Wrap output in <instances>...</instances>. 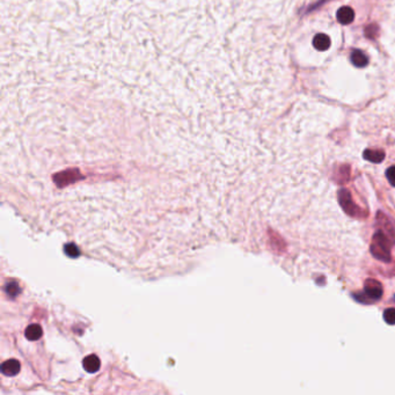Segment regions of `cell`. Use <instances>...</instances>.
<instances>
[{
  "label": "cell",
  "mask_w": 395,
  "mask_h": 395,
  "mask_svg": "<svg viewBox=\"0 0 395 395\" xmlns=\"http://www.w3.org/2000/svg\"><path fill=\"white\" fill-rule=\"evenodd\" d=\"M371 253L373 254L376 259L383 261V262H390L391 261L390 242L383 232H377L374 236L372 246H371Z\"/></svg>",
  "instance_id": "1"
},
{
  "label": "cell",
  "mask_w": 395,
  "mask_h": 395,
  "mask_svg": "<svg viewBox=\"0 0 395 395\" xmlns=\"http://www.w3.org/2000/svg\"><path fill=\"white\" fill-rule=\"evenodd\" d=\"M364 294L372 300H379L383 296V286L376 279H367L364 285Z\"/></svg>",
  "instance_id": "2"
},
{
  "label": "cell",
  "mask_w": 395,
  "mask_h": 395,
  "mask_svg": "<svg viewBox=\"0 0 395 395\" xmlns=\"http://www.w3.org/2000/svg\"><path fill=\"white\" fill-rule=\"evenodd\" d=\"M340 200H341V205L343 206V209L349 213L350 216H357L358 215V206H356L351 199L350 193L347 192V190H341L340 192Z\"/></svg>",
  "instance_id": "3"
},
{
  "label": "cell",
  "mask_w": 395,
  "mask_h": 395,
  "mask_svg": "<svg viewBox=\"0 0 395 395\" xmlns=\"http://www.w3.org/2000/svg\"><path fill=\"white\" fill-rule=\"evenodd\" d=\"M336 19L341 25H350L355 19L354 9L349 6H343L336 13Z\"/></svg>",
  "instance_id": "4"
},
{
  "label": "cell",
  "mask_w": 395,
  "mask_h": 395,
  "mask_svg": "<svg viewBox=\"0 0 395 395\" xmlns=\"http://www.w3.org/2000/svg\"><path fill=\"white\" fill-rule=\"evenodd\" d=\"M331 41L326 34H316L313 39V46L319 51H326L330 48Z\"/></svg>",
  "instance_id": "5"
},
{
  "label": "cell",
  "mask_w": 395,
  "mask_h": 395,
  "mask_svg": "<svg viewBox=\"0 0 395 395\" xmlns=\"http://www.w3.org/2000/svg\"><path fill=\"white\" fill-rule=\"evenodd\" d=\"M20 371V363L16 359H8L6 360L1 365V372L2 374L8 377L16 376Z\"/></svg>",
  "instance_id": "6"
},
{
  "label": "cell",
  "mask_w": 395,
  "mask_h": 395,
  "mask_svg": "<svg viewBox=\"0 0 395 395\" xmlns=\"http://www.w3.org/2000/svg\"><path fill=\"white\" fill-rule=\"evenodd\" d=\"M351 63L355 66H357V68H365V66L369 64V58H367V56L364 53L363 51H360V50H355L351 53Z\"/></svg>",
  "instance_id": "7"
},
{
  "label": "cell",
  "mask_w": 395,
  "mask_h": 395,
  "mask_svg": "<svg viewBox=\"0 0 395 395\" xmlns=\"http://www.w3.org/2000/svg\"><path fill=\"white\" fill-rule=\"evenodd\" d=\"M363 157L367 161L380 163L385 159V152L381 150H365Z\"/></svg>",
  "instance_id": "8"
},
{
  "label": "cell",
  "mask_w": 395,
  "mask_h": 395,
  "mask_svg": "<svg viewBox=\"0 0 395 395\" xmlns=\"http://www.w3.org/2000/svg\"><path fill=\"white\" fill-rule=\"evenodd\" d=\"M100 364H101L100 363V359L96 356H88L82 361L83 369L89 373L96 372L100 369Z\"/></svg>",
  "instance_id": "9"
},
{
  "label": "cell",
  "mask_w": 395,
  "mask_h": 395,
  "mask_svg": "<svg viewBox=\"0 0 395 395\" xmlns=\"http://www.w3.org/2000/svg\"><path fill=\"white\" fill-rule=\"evenodd\" d=\"M42 336V328L39 324H30L26 330V337L30 341H36L41 339Z\"/></svg>",
  "instance_id": "10"
},
{
  "label": "cell",
  "mask_w": 395,
  "mask_h": 395,
  "mask_svg": "<svg viewBox=\"0 0 395 395\" xmlns=\"http://www.w3.org/2000/svg\"><path fill=\"white\" fill-rule=\"evenodd\" d=\"M379 35V26L377 23H371L365 28V36L370 40H376Z\"/></svg>",
  "instance_id": "11"
},
{
  "label": "cell",
  "mask_w": 395,
  "mask_h": 395,
  "mask_svg": "<svg viewBox=\"0 0 395 395\" xmlns=\"http://www.w3.org/2000/svg\"><path fill=\"white\" fill-rule=\"evenodd\" d=\"M65 253L68 256H71V257H77L80 255V250H79V247H77V245L75 243H71V245H68L65 247Z\"/></svg>",
  "instance_id": "12"
},
{
  "label": "cell",
  "mask_w": 395,
  "mask_h": 395,
  "mask_svg": "<svg viewBox=\"0 0 395 395\" xmlns=\"http://www.w3.org/2000/svg\"><path fill=\"white\" fill-rule=\"evenodd\" d=\"M384 319L388 324H395V309H388L385 311Z\"/></svg>",
  "instance_id": "13"
},
{
  "label": "cell",
  "mask_w": 395,
  "mask_h": 395,
  "mask_svg": "<svg viewBox=\"0 0 395 395\" xmlns=\"http://www.w3.org/2000/svg\"><path fill=\"white\" fill-rule=\"evenodd\" d=\"M329 1H331V0H319V1H316V4H313L312 6H310V7L307 8L306 14H309V13H312V12H314V11H316L317 8L322 7V6H323L324 4H327V2H329Z\"/></svg>",
  "instance_id": "14"
},
{
  "label": "cell",
  "mask_w": 395,
  "mask_h": 395,
  "mask_svg": "<svg viewBox=\"0 0 395 395\" xmlns=\"http://www.w3.org/2000/svg\"><path fill=\"white\" fill-rule=\"evenodd\" d=\"M386 177L388 182L393 187H395V166H392L386 170Z\"/></svg>",
  "instance_id": "15"
},
{
  "label": "cell",
  "mask_w": 395,
  "mask_h": 395,
  "mask_svg": "<svg viewBox=\"0 0 395 395\" xmlns=\"http://www.w3.org/2000/svg\"><path fill=\"white\" fill-rule=\"evenodd\" d=\"M7 292H8V294L11 293L12 296H15V294L19 293V286L16 285V284H8Z\"/></svg>",
  "instance_id": "16"
}]
</instances>
